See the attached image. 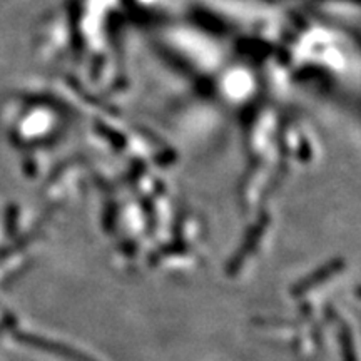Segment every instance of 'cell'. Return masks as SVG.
Segmentation results:
<instances>
[{"label":"cell","instance_id":"1","mask_svg":"<svg viewBox=\"0 0 361 361\" xmlns=\"http://www.w3.org/2000/svg\"><path fill=\"white\" fill-rule=\"evenodd\" d=\"M24 343L31 344V346L37 348V350H42L45 353H51L54 356H59L62 360H67V361H97L94 360L93 356L86 355V353L74 350L72 346L65 343H59V342H52V339L47 338H40V336H32V335H24L22 338Z\"/></svg>","mask_w":361,"mask_h":361},{"label":"cell","instance_id":"2","mask_svg":"<svg viewBox=\"0 0 361 361\" xmlns=\"http://www.w3.org/2000/svg\"><path fill=\"white\" fill-rule=\"evenodd\" d=\"M338 269H339V264H336V263L330 264V266H325V268L318 269L316 273H313V275H311V276L305 278V280H303L301 283H298L296 286H294V288H293V296H301V294L308 291V289H313L314 286L321 284L323 281L328 280V278L333 276L335 273L338 271Z\"/></svg>","mask_w":361,"mask_h":361},{"label":"cell","instance_id":"3","mask_svg":"<svg viewBox=\"0 0 361 361\" xmlns=\"http://www.w3.org/2000/svg\"><path fill=\"white\" fill-rule=\"evenodd\" d=\"M339 342H342V353H343V361H356L355 350H353V338L350 328H342L339 331Z\"/></svg>","mask_w":361,"mask_h":361}]
</instances>
